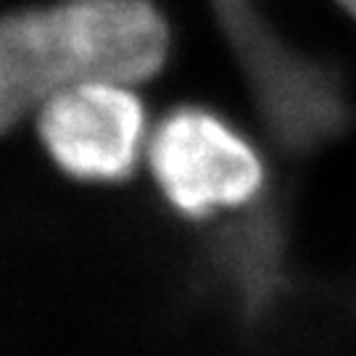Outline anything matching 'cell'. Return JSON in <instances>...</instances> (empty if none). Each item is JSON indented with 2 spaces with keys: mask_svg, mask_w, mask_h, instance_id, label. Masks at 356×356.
<instances>
[{
  "mask_svg": "<svg viewBox=\"0 0 356 356\" xmlns=\"http://www.w3.org/2000/svg\"><path fill=\"white\" fill-rule=\"evenodd\" d=\"M172 32L153 0H56L0 16V132L90 82L138 88L164 69Z\"/></svg>",
  "mask_w": 356,
  "mask_h": 356,
  "instance_id": "6da1fadb",
  "label": "cell"
},
{
  "mask_svg": "<svg viewBox=\"0 0 356 356\" xmlns=\"http://www.w3.org/2000/svg\"><path fill=\"white\" fill-rule=\"evenodd\" d=\"M156 191L182 219H211L254 204L267 166L254 143L206 106H177L151 127L145 161Z\"/></svg>",
  "mask_w": 356,
  "mask_h": 356,
  "instance_id": "7a4b0ae2",
  "label": "cell"
},
{
  "mask_svg": "<svg viewBox=\"0 0 356 356\" xmlns=\"http://www.w3.org/2000/svg\"><path fill=\"white\" fill-rule=\"evenodd\" d=\"M32 119L48 161L72 182L119 185L145 161L151 122L132 85H79L42 103Z\"/></svg>",
  "mask_w": 356,
  "mask_h": 356,
  "instance_id": "3957f363",
  "label": "cell"
},
{
  "mask_svg": "<svg viewBox=\"0 0 356 356\" xmlns=\"http://www.w3.org/2000/svg\"><path fill=\"white\" fill-rule=\"evenodd\" d=\"M335 3H338L346 13H351V16L356 19V0H335Z\"/></svg>",
  "mask_w": 356,
  "mask_h": 356,
  "instance_id": "277c9868",
  "label": "cell"
}]
</instances>
